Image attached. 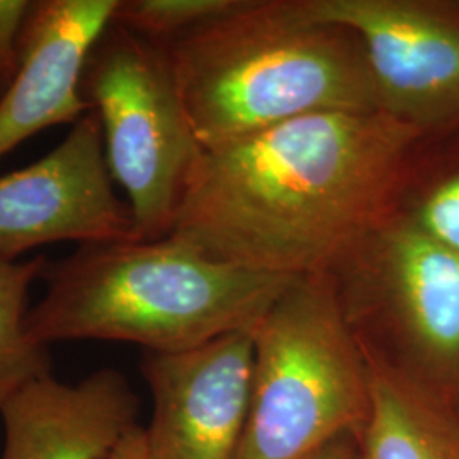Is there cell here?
Instances as JSON below:
<instances>
[{"mask_svg": "<svg viewBox=\"0 0 459 459\" xmlns=\"http://www.w3.org/2000/svg\"><path fill=\"white\" fill-rule=\"evenodd\" d=\"M422 138L385 111H327L204 150L167 237L259 273L324 274L394 213Z\"/></svg>", "mask_w": 459, "mask_h": 459, "instance_id": "6da1fadb", "label": "cell"}, {"mask_svg": "<svg viewBox=\"0 0 459 459\" xmlns=\"http://www.w3.org/2000/svg\"><path fill=\"white\" fill-rule=\"evenodd\" d=\"M43 278L26 316L33 342L117 341L148 352L252 332L296 279L214 261L174 237L81 246Z\"/></svg>", "mask_w": 459, "mask_h": 459, "instance_id": "7a4b0ae2", "label": "cell"}, {"mask_svg": "<svg viewBox=\"0 0 459 459\" xmlns=\"http://www.w3.org/2000/svg\"><path fill=\"white\" fill-rule=\"evenodd\" d=\"M164 49L204 150L313 113L381 111L359 38L293 0H242Z\"/></svg>", "mask_w": 459, "mask_h": 459, "instance_id": "3957f363", "label": "cell"}, {"mask_svg": "<svg viewBox=\"0 0 459 459\" xmlns=\"http://www.w3.org/2000/svg\"><path fill=\"white\" fill-rule=\"evenodd\" d=\"M252 337L250 403L235 459H301L341 434H361L369 368L327 274L293 279Z\"/></svg>", "mask_w": 459, "mask_h": 459, "instance_id": "277c9868", "label": "cell"}, {"mask_svg": "<svg viewBox=\"0 0 459 459\" xmlns=\"http://www.w3.org/2000/svg\"><path fill=\"white\" fill-rule=\"evenodd\" d=\"M362 352L447 402L459 379V255L390 213L328 269Z\"/></svg>", "mask_w": 459, "mask_h": 459, "instance_id": "5b68a950", "label": "cell"}, {"mask_svg": "<svg viewBox=\"0 0 459 459\" xmlns=\"http://www.w3.org/2000/svg\"><path fill=\"white\" fill-rule=\"evenodd\" d=\"M81 92L99 117L136 238H164L204 153L164 47L111 22L87 58Z\"/></svg>", "mask_w": 459, "mask_h": 459, "instance_id": "8992f818", "label": "cell"}, {"mask_svg": "<svg viewBox=\"0 0 459 459\" xmlns=\"http://www.w3.org/2000/svg\"><path fill=\"white\" fill-rule=\"evenodd\" d=\"M293 7L359 38L381 111L424 138L459 130V7L426 0H293Z\"/></svg>", "mask_w": 459, "mask_h": 459, "instance_id": "52a82bcc", "label": "cell"}, {"mask_svg": "<svg viewBox=\"0 0 459 459\" xmlns=\"http://www.w3.org/2000/svg\"><path fill=\"white\" fill-rule=\"evenodd\" d=\"M138 240L128 203L115 193L102 130L89 111L38 162L0 176V259L56 242Z\"/></svg>", "mask_w": 459, "mask_h": 459, "instance_id": "ba28073f", "label": "cell"}, {"mask_svg": "<svg viewBox=\"0 0 459 459\" xmlns=\"http://www.w3.org/2000/svg\"><path fill=\"white\" fill-rule=\"evenodd\" d=\"M142 369L153 394L145 459H235L250 403L252 332L147 352Z\"/></svg>", "mask_w": 459, "mask_h": 459, "instance_id": "9c48e42d", "label": "cell"}, {"mask_svg": "<svg viewBox=\"0 0 459 459\" xmlns=\"http://www.w3.org/2000/svg\"><path fill=\"white\" fill-rule=\"evenodd\" d=\"M119 0H36L26 17L16 75L0 98V160L56 125H75L91 109L83 68Z\"/></svg>", "mask_w": 459, "mask_h": 459, "instance_id": "30bf717a", "label": "cell"}, {"mask_svg": "<svg viewBox=\"0 0 459 459\" xmlns=\"http://www.w3.org/2000/svg\"><path fill=\"white\" fill-rule=\"evenodd\" d=\"M0 459H109L136 427L138 398L119 371L104 368L75 385L47 375L0 403Z\"/></svg>", "mask_w": 459, "mask_h": 459, "instance_id": "8fae6325", "label": "cell"}, {"mask_svg": "<svg viewBox=\"0 0 459 459\" xmlns=\"http://www.w3.org/2000/svg\"><path fill=\"white\" fill-rule=\"evenodd\" d=\"M366 361L371 411L358 437L359 459H459V415L451 403L383 362Z\"/></svg>", "mask_w": 459, "mask_h": 459, "instance_id": "7c38bea8", "label": "cell"}, {"mask_svg": "<svg viewBox=\"0 0 459 459\" xmlns=\"http://www.w3.org/2000/svg\"><path fill=\"white\" fill-rule=\"evenodd\" d=\"M47 264L45 255L0 259V403L26 383L51 375L48 347L33 342L26 332L28 293Z\"/></svg>", "mask_w": 459, "mask_h": 459, "instance_id": "4fadbf2b", "label": "cell"}, {"mask_svg": "<svg viewBox=\"0 0 459 459\" xmlns=\"http://www.w3.org/2000/svg\"><path fill=\"white\" fill-rule=\"evenodd\" d=\"M242 0H119L113 24L155 45H169L184 34L225 16Z\"/></svg>", "mask_w": 459, "mask_h": 459, "instance_id": "5bb4252c", "label": "cell"}, {"mask_svg": "<svg viewBox=\"0 0 459 459\" xmlns=\"http://www.w3.org/2000/svg\"><path fill=\"white\" fill-rule=\"evenodd\" d=\"M394 212L459 255V169L422 189H400Z\"/></svg>", "mask_w": 459, "mask_h": 459, "instance_id": "9a60e30c", "label": "cell"}, {"mask_svg": "<svg viewBox=\"0 0 459 459\" xmlns=\"http://www.w3.org/2000/svg\"><path fill=\"white\" fill-rule=\"evenodd\" d=\"M31 4L30 0H0V83L4 87L16 75L21 34Z\"/></svg>", "mask_w": 459, "mask_h": 459, "instance_id": "2e32d148", "label": "cell"}, {"mask_svg": "<svg viewBox=\"0 0 459 459\" xmlns=\"http://www.w3.org/2000/svg\"><path fill=\"white\" fill-rule=\"evenodd\" d=\"M359 436L345 432L330 439L301 459H359Z\"/></svg>", "mask_w": 459, "mask_h": 459, "instance_id": "e0dca14e", "label": "cell"}, {"mask_svg": "<svg viewBox=\"0 0 459 459\" xmlns=\"http://www.w3.org/2000/svg\"><path fill=\"white\" fill-rule=\"evenodd\" d=\"M109 459H145V444H143V429L134 427L126 434V437L117 444V447Z\"/></svg>", "mask_w": 459, "mask_h": 459, "instance_id": "ac0fdd59", "label": "cell"}, {"mask_svg": "<svg viewBox=\"0 0 459 459\" xmlns=\"http://www.w3.org/2000/svg\"><path fill=\"white\" fill-rule=\"evenodd\" d=\"M449 403H451V407H453L455 411L459 415V379L458 383H456V386H455V390H453V394H451Z\"/></svg>", "mask_w": 459, "mask_h": 459, "instance_id": "d6986e66", "label": "cell"}]
</instances>
